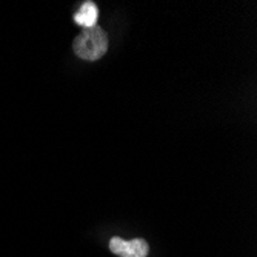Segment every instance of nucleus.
<instances>
[{
  "mask_svg": "<svg viewBox=\"0 0 257 257\" xmlns=\"http://www.w3.org/2000/svg\"><path fill=\"white\" fill-rule=\"evenodd\" d=\"M73 48L74 53L83 60H99L108 50V36L97 25L92 28H86L76 37Z\"/></svg>",
  "mask_w": 257,
  "mask_h": 257,
  "instance_id": "obj_1",
  "label": "nucleus"
},
{
  "mask_svg": "<svg viewBox=\"0 0 257 257\" xmlns=\"http://www.w3.org/2000/svg\"><path fill=\"white\" fill-rule=\"evenodd\" d=\"M99 17V10L94 2H85L80 10L74 14V23L83 30L96 27V22Z\"/></svg>",
  "mask_w": 257,
  "mask_h": 257,
  "instance_id": "obj_3",
  "label": "nucleus"
},
{
  "mask_svg": "<svg viewBox=\"0 0 257 257\" xmlns=\"http://www.w3.org/2000/svg\"><path fill=\"white\" fill-rule=\"evenodd\" d=\"M109 249L120 257H147L150 252V246L144 239L125 242L120 237H112L109 240Z\"/></svg>",
  "mask_w": 257,
  "mask_h": 257,
  "instance_id": "obj_2",
  "label": "nucleus"
}]
</instances>
